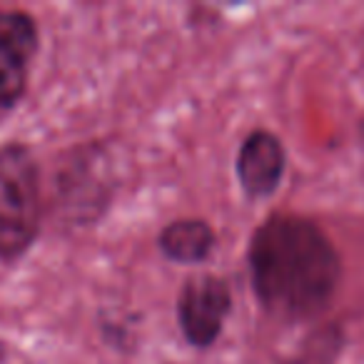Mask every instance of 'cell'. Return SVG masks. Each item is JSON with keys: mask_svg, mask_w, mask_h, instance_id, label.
<instances>
[{"mask_svg": "<svg viewBox=\"0 0 364 364\" xmlns=\"http://www.w3.org/2000/svg\"><path fill=\"white\" fill-rule=\"evenodd\" d=\"M38 53L36 18L26 11H0V110L23 100L31 63Z\"/></svg>", "mask_w": 364, "mask_h": 364, "instance_id": "4", "label": "cell"}, {"mask_svg": "<svg viewBox=\"0 0 364 364\" xmlns=\"http://www.w3.org/2000/svg\"><path fill=\"white\" fill-rule=\"evenodd\" d=\"M41 230V185L33 152L21 142L0 145V259L13 262Z\"/></svg>", "mask_w": 364, "mask_h": 364, "instance_id": "2", "label": "cell"}, {"mask_svg": "<svg viewBox=\"0 0 364 364\" xmlns=\"http://www.w3.org/2000/svg\"><path fill=\"white\" fill-rule=\"evenodd\" d=\"M0 115H3V110H0Z\"/></svg>", "mask_w": 364, "mask_h": 364, "instance_id": "7", "label": "cell"}, {"mask_svg": "<svg viewBox=\"0 0 364 364\" xmlns=\"http://www.w3.org/2000/svg\"><path fill=\"white\" fill-rule=\"evenodd\" d=\"M259 304L279 319H307L334 297L342 262L327 235L299 215H272L255 230L247 250Z\"/></svg>", "mask_w": 364, "mask_h": 364, "instance_id": "1", "label": "cell"}, {"mask_svg": "<svg viewBox=\"0 0 364 364\" xmlns=\"http://www.w3.org/2000/svg\"><path fill=\"white\" fill-rule=\"evenodd\" d=\"M232 312V289L218 274H193L177 297V322L193 347H213Z\"/></svg>", "mask_w": 364, "mask_h": 364, "instance_id": "3", "label": "cell"}, {"mask_svg": "<svg viewBox=\"0 0 364 364\" xmlns=\"http://www.w3.org/2000/svg\"><path fill=\"white\" fill-rule=\"evenodd\" d=\"M287 165V155L277 135L267 130H255L242 140L237 152V170L240 188L247 198L264 200L279 188Z\"/></svg>", "mask_w": 364, "mask_h": 364, "instance_id": "5", "label": "cell"}, {"mask_svg": "<svg viewBox=\"0 0 364 364\" xmlns=\"http://www.w3.org/2000/svg\"><path fill=\"white\" fill-rule=\"evenodd\" d=\"M218 237L215 230L205 220H175L157 237V247L167 259L180 264H198L213 255Z\"/></svg>", "mask_w": 364, "mask_h": 364, "instance_id": "6", "label": "cell"}]
</instances>
